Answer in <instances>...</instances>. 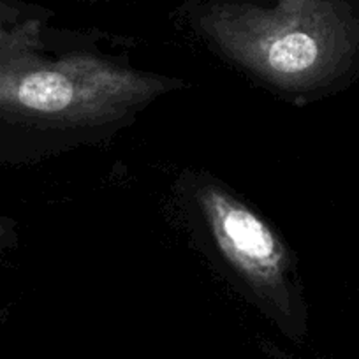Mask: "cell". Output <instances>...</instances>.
I'll return each mask as SVG.
<instances>
[{"label": "cell", "instance_id": "2", "mask_svg": "<svg viewBox=\"0 0 359 359\" xmlns=\"http://www.w3.org/2000/svg\"><path fill=\"white\" fill-rule=\"evenodd\" d=\"M180 15L210 50L294 104L337 88L359 55L358 0H187Z\"/></svg>", "mask_w": 359, "mask_h": 359}, {"label": "cell", "instance_id": "3", "mask_svg": "<svg viewBox=\"0 0 359 359\" xmlns=\"http://www.w3.org/2000/svg\"><path fill=\"white\" fill-rule=\"evenodd\" d=\"M185 206L206 247L250 302L291 340L306 334V305L291 248L275 227L210 175L182 182Z\"/></svg>", "mask_w": 359, "mask_h": 359}, {"label": "cell", "instance_id": "1", "mask_svg": "<svg viewBox=\"0 0 359 359\" xmlns=\"http://www.w3.org/2000/svg\"><path fill=\"white\" fill-rule=\"evenodd\" d=\"M184 86V79L136 67L123 41L41 22L0 57V126L27 154H65L111 140Z\"/></svg>", "mask_w": 359, "mask_h": 359}, {"label": "cell", "instance_id": "5", "mask_svg": "<svg viewBox=\"0 0 359 359\" xmlns=\"http://www.w3.org/2000/svg\"><path fill=\"white\" fill-rule=\"evenodd\" d=\"M9 238H11V227H9L8 222L0 220V247L8 243Z\"/></svg>", "mask_w": 359, "mask_h": 359}, {"label": "cell", "instance_id": "4", "mask_svg": "<svg viewBox=\"0 0 359 359\" xmlns=\"http://www.w3.org/2000/svg\"><path fill=\"white\" fill-rule=\"evenodd\" d=\"M41 22H44V20L39 16H34V18H27L16 25L0 27V57H4L6 53L15 50L18 44H22Z\"/></svg>", "mask_w": 359, "mask_h": 359}]
</instances>
